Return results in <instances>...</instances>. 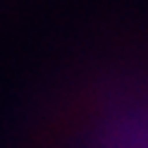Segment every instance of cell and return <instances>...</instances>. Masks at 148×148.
<instances>
[{"label": "cell", "instance_id": "1", "mask_svg": "<svg viewBox=\"0 0 148 148\" xmlns=\"http://www.w3.org/2000/svg\"><path fill=\"white\" fill-rule=\"evenodd\" d=\"M24 148H148V58L79 67L41 105Z\"/></svg>", "mask_w": 148, "mask_h": 148}]
</instances>
